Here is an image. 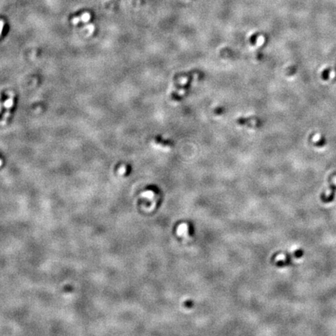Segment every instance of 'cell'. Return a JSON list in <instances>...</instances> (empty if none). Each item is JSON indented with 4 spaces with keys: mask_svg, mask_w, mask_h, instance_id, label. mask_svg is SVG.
<instances>
[{
    "mask_svg": "<svg viewBox=\"0 0 336 336\" xmlns=\"http://www.w3.org/2000/svg\"><path fill=\"white\" fill-rule=\"evenodd\" d=\"M3 27H4V22H3V20H0V35L2 34V32H3Z\"/></svg>",
    "mask_w": 336,
    "mask_h": 336,
    "instance_id": "cell-3",
    "label": "cell"
},
{
    "mask_svg": "<svg viewBox=\"0 0 336 336\" xmlns=\"http://www.w3.org/2000/svg\"><path fill=\"white\" fill-rule=\"evenodd\" d=\"M3 105H4V108H7V109H9V108H12L13 105V98H9L8 100H6L5 102H4Z\"/></svg>",
    "mask_w": 336,
    "mask_h": 336,
    "instance_id": "cell-2",
    "label": "cell"
},
{
    "mask_svg": "<svg viewBox=\"0 0 336 336\" xmlns=\"http://www.w3.org/2000/svg\"><path fill=\"white\" fill-rule=\"evenodd\" d=\"M87 29H89V30H90V31H91V32H92V31H94V25L90 24L89 26H88V27H87Z\"/></svg>",
    "mask_w": 336,
    "mask_h": 336,
    "instance_id": "cell-4",
    "label": "cell"
},
{
    "mask_svg": "<svg viewBox=\"0 0 336 336\" xmlns=\"http://www.w3.org/2000/svg\"><path fill=\"white\" fill-rule=\"evenodd\" d=\"M79 21L83 22V23H86V22L89 21L90 19V14L88 13H85L83 14L82 16H79Z\"/></svg>",
    "mask_w": 336,
    "mask_h": 336,
    "instance_id": "cell-1",
    "label": "cell"
},
{
    "mask_svg": "<svg viewBox=\"0 0 336 336\" xmlns=\"http://www.w3.org/2000/svg\"><path fill=\"white\" fill-rule=\"evenodd\" d=\"M320 139V135H316L314 136V138L313 139V140L314 141H317V140H319Z\"/></svg>",
    "mask_w": 336,
    "mask_h": 336,
    "instance_id": "cell-5",
    "label": "cell"
},
{
    "mask_svg": "<svg viewBox=\"0 0 336 336\" xmlns=\"http://www.w3.org/2000/svg\"><path fill=\"white\" fill-rule=\"evenodd\" d=\"M1 165H2V160H0V166H1Z\"/></svg>",
    "mask_w": 336,
    "mask_h": 336,
    "instance_id": "cell-6",
    "label": "cell"
},
{
    "mask_svg": "<svg viewBox=\"0 0 336 336\" xmlns=\"http://www.w3.org/2000/svg\"><path fill=\"white\" fill-rule=\"evenodd\" d=\"M0 111H1V105H0Z\"/></svg>",
    "mask_w": 336,
    "mask_h": 336,
    "instance_id": "cell-7",
    "label": "cell"
}]
</instances>
